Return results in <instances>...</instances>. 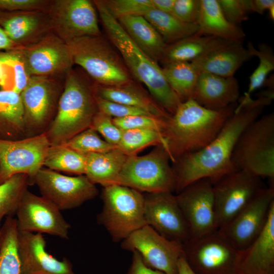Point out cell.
<instances>
[{"instance_id":"1","label":"cell","mask_w":274,"mask_h":274,"mask_svg":"<svg viewBox=\"0 0 274 274\" xmlns=\"http://www.w3.org/2000/svg\"><path fill=\"white\" fill-rule=\"evenodd\" d=\"M272 100L261 96L254 99L245 94L239 97L234 113L213 141L202 149L186 154L173 163L177 194L196 181L208 178L214 183L237 169L232 163V155L239 136Z\"/></svg>"},{"instance_id":"2","label":"cell","mask_w":274,"mask_h":274,"mask_svg":"<svg viewBox=\"0 0 274 274\" xmlns=\"http://www.w3.org/2000/svg\"><path fill=\"white\" fill-rule=\"evenodd\" d=\"M237 105L211 110L192 98L181 102L167 120L163 133L171 162L208 146L233 114Z\"/></svg>"},{"instance_id":"3","label":"cell","mask_w":274,"mask_h":274,"mask_svg":"<svg viewBox=\"0 0 274 274\" xmlns=\"http://www.w3.org/2000/svg\"><path fill=\"white\" fill-rule=\"evenodd\" d=\"M92 2L109 41L120 54L131 75L145 85L153 99L172 115L182 102L167 83L158 62L132 40L101 0Z\"/></svg>"},{"instance_id":"4","label":"cell","mask_w":274,"mask_h":274,"mask_svg":"<svg viewBox=\"0 0 274 274\" xmlns=\"http://www.w3.org/2000/svg\"><path fill=\"white\" fill-rule=\"evenodd\" d=\"M94 85L80 69L67 73L55 116L45 132L51 146L64 144L91 126L98 111Z\"/></svg>"},{"instance_id":"5","label":"cell","mask_w":274,"mask_h":274,"mask_svg":"<svg viewBox=\"0 0 274 274\" xmlns=\"http://www.w3.org/2000/svg\"><path fill=\"white\" fill-rule=\"evenodd\" d=\"M74 64L97 85L119 86L133 81L120 54L102 35L86 36L66 43Z\"/></svg>"},{"instance_id":"6","label":"cell","mask_w":274,"mask_h":274,"mask_svg":"<svg viewBox=\"0 0 274 274\" xmlns=\"http://www.w3.org/2000/svg\"><path fill=\"white\" fill-rule=\"evenodd\" d=\"M237 169L274 179V113L258 117L242 132L232 155Z\"/></svg>"},{"instance_id":"7","label":"cell","mask_w":274,"mask_h":274,"mask_svg":"<svg viewBox=\"0 0 274 274\" xmlns=\"http://www.w3.org/2000/svg\"><path fill=\"white\" fill-rule=\"evenodd\" d=\"M103 207L97 216L112 241L122 242L132 233L147 225L144 217V196L130 187L113 185L104 187Z\"/></svg>"},{"instance_id":"8","label":"cell","mask_w":274,"mask_h":274,"mask_svg":"<svg viewBox=\"0 0 274 274\" xmlns=\"http://www.w3.org/2000/svg\"><path fill=\"white\" fill-rule=\"evenodd\" d=\"M170 161L168 153L161 146L144 155L128 156L120 172L118 185L141 192L173 193L176 180Z\"/></svg>"},{"instance_id":"9","label":"cell","mask_w":274,"mask_h":274,"mask_svg":"<svg viewBox=\"0 0 274 274\" xmlns=\"http://www.w3.org/2000/svg\"><path fill=\"white\" fill-rule=\"evenodd\" d=\"M66 76H32L20 93L26 137L45 132L52 122Z\"/></svg>"},{"instance_id":"10","label":"cell","mask_w":274,"mask_h":274,"mask_svg":"<svg viewBox=\"0 0 274 274\" xmlns=\"http://www.w3.org/2000/svg\"><path fill=\"white\" fill-rule=\"evenodd\" d=\"M183 256L196 274H239L243 251L217 230L183 245Z\"/></svg>"},{"instance_id":"11","label":"cell","mask_w":274,"mask_h":274,"mask_svg":"<svg viewBox=\"0 0 274 274\" xmlns=\"http://www.w3.org/2000/svg\"><path fill=\"white\" fill-rule=\"evenodd\" d=\"M213 184L217 230L240 212L264 188L261 178L236 169Z\"/></svg>"},{"instance_id":"12","label":"cell","mask_w":274,"mask_h":274,"mask_svg":"<svg viewBox=\"0 0 274 274\" xmlns=\"http://www.w3.org/2000/svg\"><path fill=\"white\" fill-rule=\"evenodd\" d=\"M46 12L51 31L65 42L101 35L95 6L89 0H51Z\"/></svg>"},{"instance_id":"13","label":"cell","mask_w":274,"mask_h":274,"mask_svg":"<svg viewBox=\"0 0 274 274\" xmlns=\"http://www.w3.org/2000/svg\"><path fill=\"white\" fill-rule=\"evenodd\" d=\"M51 146L46 132L17 140L0 139V184L17 174L29 176L30 185Z\"/></svg>"},{"instance_id":"14","label":"cell","mask_w":274,"mask_h":274,"mask_svg":"<svg viewBox=\"0 0 274 274\" xmlns=\"http://www.w3.org/2000/svg\"><path fill=\"white\" fill-rule=\"evenodd\" d=\"M274 204V186L262 189L226 224L217 230L236 249L244 251L264 228Z\"/></svg>"},{"instance_id":"15","label":"cell","mask_w":274,"mask_h":274,"mask_svg":"<svg viewBox=\"0 0 274 274\" xmlns=\"http://www.w3.org/2000/svg\"><path fill=\"white\" fill-rule=\"evenodd\" d=\"M39 189L41 196L60 211L78 207L98 194L95 185L84 175L65 176L42 167L31 182Z\"/></svg>"},{"instance_id":"16","label":"cell","mask_w":274,"mask_h":274,"mask_svg":"<svg viewBox=\"0 0 274 274\" xmlns=\"http://www.w3.org/2000/svg\"><path fill=\"white\" fill-rule=\"evenodd\" d=\"M121 247L137 251L147 266L165 274H178V262L184 253L182 244L166 239L147 225L123 240Z\"/></svg>"},{"instance_id":"17","label":"cell","mask_w":274,"mask_h":274,"mask_svg":"<svg viewBox=\"0 0 274 274\" xmlns=\"http://www.w3.org/2000/svg\"><path fill=\"white\" fill-rule=\"evenodd\" d=\"M14 49L29 77L66 76L74 65L69 46L52 31L33 44Z\"/></svg>"},{"instance_id":"18","label":"cell","mask_w":274,"mask_h":274,"mask_svg":"<svg viewBox=\"0 0 274 274\" xmlns=\"http://www.w3.org/2000/svg\"><path fill=\"white\" fill-rule=\"evenodd\" d=\"M18 231L47 233L63 239L68 238L70 225L60 211L52 202L27 190L15 211Z\"/></svg>"},{"instance_id":"19","label":"cell","mask_w":274,"mask_h":274,"mask_svg":"<svg viewBox=\"0 0 274 274\" xmlns=\"http://www.w3.org/2000/svg\"><path fill=\"white\" fill-rule=\"evenodd\" d=\"M176 196L191 238L200 237L217 230L213 184L210 179L203 178L193 182Z\"/></svg>"},{"instance_id":"20","label":"cell","mask_w":274,"mask_h":274,"mask_svg":"<svg viewBox=\"0 0 274 274\" xmlns=\"http://www.w3.org/2000/svg\"><path fill=\"white\" fill-rule=\"evenodd\" d=\"M144 196V217L147 225L166 239L183 245L191 238L176 195L157 192L146 193Z\"/></svg>"},{"instance_id":"21","label":"cell","mask_w":274,"mask_h":274,"mask_svg":"<svg viewBox=\"0 0 274 274\" xmlns=\"http://www.w3.org/2000/svg\"><path fill=\"white\" fill-rule=\"evenodd\" d=\"M42 234L18 231L20 274H76L68 259L59 260L46 250Z\"/></svg>"},{"instance_id":"22","label":"cell","mask_w":274,"mask_h":274,"mask_svg":"<svg viewBox=\"0 0 274 274\" xmlns=\"http://www.w3.org/2000/svg\"><path fill=\"white\" fill-rule=\"evenodd\" d=\"M0 26L15 48H22L41 40L51 31L46 11H0Z\"/></svg>"},{"instance_id":"23","label":"cell","mask_w":274,"mask_h":274,"mask_svg":"<svg viewBox=\"0 0 274 274\" xmlns=\"http://www.w3.org/2000/svg\"><path fill=\"white\" fill-rule=\"evenodd\" d=\"M192 98L209 109L225 108L238 100V83L234 77H223L207 73H199Z\"/></svg>"},{"instance_id":"24","label":"cell","mask_w":274,"mask_h":274,"mask_svg":"<svg viewBox=\"0 0 274 274\" xmlns=\"http://www.w3.org/2000/svg\"><path fill=\"white\" fill-rule=\"evenodd\" d=\"M239 274H274V204L263 230L243 251Z\"/></svg>"},{"instance_id":"25","label":"cell","mask_w":274,"mask_h":274,"mask_svg":"<svg viewBox=\"0 0 274 274\" xmlns=\"http://www.w3.org/2000/svg\"><path fill=\"white\" fill-rule=\"evenodd\" d=\"M252 56L242 43H232L191 62L199 73H207L223 77H232L241 65Z\"/></svg>"},{"instance_id":"26","label":"cell","mask_w":274,"mask_h":274,"mask_svg":"<svg viewBox=\"0 0 274 274\" xmlns=\"http://www.w3.org/2000/svg\"><path fill=\"white\" fill-rule=\"evenodd\" d=\"M95 95L102 99L144 110L151 115L168 119L171 116L152 96L133 81L114 86L95 84Z\"/></svg>"},{"instance_id":"27","label":"cell","mask_w":274,"mask_h":274,"mask_svg":"<svg viewBox=\"0 0 274 274\" xmlns=\"http://www.w3.org/2000/svg\"><path fill=\"white\" fill-rule=\"evenodd\" d=\"M232 43H235L213 36L195 33L166 45L160 61L163 65L172 62H192Z\"/></svg>"},{"instance_id":"28","label":"cell","mask_w":274,"mask_h":274,"mask_svg":"<svg viewBox=\"0 0 274 274\" xmlns=\"http://www.w3.org/2000/svg\"><path fill=\"white\" fill-rule=\"evenodd\" d=\"M201 7L196 34L209 36L242 43L245 33L238 25L229 22L223 15L217 0H200Z\"/></svg>"},{"instance_id":"29","label":"cell","mask_w":274,"mask_h":274,"mask_svg":"<svg viewBox=\"0 0 274 274\" xmlns=\"http://www.w3.org/2000/svg\"><path fill=\"white\" fill-rule=\"evenodd\" d=\"M84 154L86 158L84 175L92 183L104 187L118 185L119 175L128 156L117 148L105 153Z\"/></svg>"},{"instance_id":"30","label":"cell","mask_w":274,"mask_h":274,"mask_svg":"<svg viewBox=\"0 0 274 274\" xmlns=\"http://www.w3.org/2000/svg\"><path fill=\"white\" fill-rule=\"evenodd\" d=\"M132 40L148 55L160 61L166 44L161 36L143 16H126L117 19Z\"/></svg>"},{"instance_id":"31","label":"cell","mask_w":274,"mask_h":274,"mask_svg":"<svg viewBox=\"0 0 274 274\" xmlns=\"http://www.w3.org/2000/svg\"><path fill=\"white\" fill-rule=\"evenodd\" d=\"M26 138L23 105L20 94L0 90V139L17 140Z\"/></svg>"},{"instance_id":"32","label":"cell","mask_w":274,"mask_h":274,"mask_svg":"<svg viewBox=\"0 0 274 274\" xmlns=\"http://www.w3.org/2000/svg\"><path fill=\"white\" fill-rule=\"evenodd\" d=\"M143 16L155 28L166 45L192 36L198 31L197 23L182 22L171 14L154 8L147 11Z\"/></svg>"},{"instance_id":"33","label":"cell","mask_w":274,"mask_h":274,"mask_svg":"<svg viewBox=\"0 0 274 274\" xmlns=\"http://www.w3.org/2000/svg\"><path fill=\"white\" fill-rule=\"evenodd\" d=\"M169 85L181 102L192 98L199 73L191 62H172L162 68Z\"/></svg>"},{"instance_id":"34","label":"cell","mask_w":274,"mask_h":274,"mask_svg":"<svg viewBox=\"0 0 274 274\" xmlns=\"http://www.w3.org/2000/svg\"><path fill=\"white\" fill-rule=\"evenodd\" d=\"M1 230L0 274H20L15 218L7 216Z\"/></svg>"},{"instance_id":"35","label":"cell","mask_w":274,"mask_h":274,"mask_svg":"<svg viewBox=\"0 0 274 274\" xmlns=\"http://www.w3.org/2000/svg\"><path fill=\"white\" fill-rule=\"evenodd\" d=\"M44 166L56 172L78 175H85V154L77 152L64 144L51 146L44 160Z\"/></svg>"},{"instance_id":"36","label":"cell","mask_w":274,"mask_h":274,"mask_svg":"<svg viewBox=\"0 0 274 274\" xmlns=\"http://www.w3.org/2000/svg\"><path fill=\"white\" fill-rule=\"evenodd\" d=\"M151 146L163 147L166 142L163 132L153 129H134L123 131L117 148L127 156L136 155Z\"/></svg>"},{"instance_id":"37","label":"cell","mask_w":274,"mask_h":274,"mask_svg":"<svg viewBox=\"0 0 274 274\" xmlns=\"http://www.w3.org/2000/svg\"><path fill=\"white\" fill-rule=\"evenodd\" d=\"M30 185L29 176L17 174L0 184V228L3 219L13 216L23 193Z\"/></svg>"},{"instance_id":"38","label":"cell","mask_w":274,"mask_h":274,"mask_svg":"<svg viewBox=\"0 0 274 274\" xmlns=\"http://www.w3.org/2000/svg\"><path fill=\"white\" fill-rule=\"evenodd\" d=\"M247 49L252 57L256 56L259 60L257 67L250 77L249 88L245 93L251 96L254 91L264 85L267 76L274 70V54L272 48L265 43L260 44L256 49L250 42Z\"/></svg>"},{"instance_id":"39","label":"cell","mask_w":274,"mask_h":274,"mask_svg":"<svg viewBox=\"0 0 274 274\" xmlns=\"http://www.w3.org/2000/svg\"><path fill=\"white\" fill-rule=\"evenodd\" d=\"M64 145L82 154L105 153L117 148L101 139L91 127L75 135Z\"/></svg>"},{"instance_id":"40","label":"cell","mask_w":274,"mask_h":274,"mask_svg":"<svg viewBox=\"0 0 274 274\" xmlns=\"http://www.w3.org/2000/svg\"><path fill=\"white\" fill-rule=\"evenodd\" d=\"M106 9L116 20L131 15L143 16L154 9L152 0H105L102 1Z\"/></svg>"},{"instance_id":"41","label":"cell","mask_w":274,"mask_h":274,"mask_svg":"<svg viewBox=\"0 0 274 274\" xmlns=\"http://www.w3.org/2000/svg\"><path fill=\"white\" fill-rule=\"evenodd\" d=\"M168 119L151 115H134L113 118L115 124L122 131L134 129H153L163 133Z\"/></svg>"},{"instance_id":"42","label":"cell","mask_w":274,"mask_h":274,"mask_svg":"<svg viewBox=\"0 0 274 274\" xmlns=\"http://www.w3.org/2000/svg\"><path fill=\"white\" fill-rule=\"evenodd\" d=\"M0 58L13 71L12 90L20 94L26 86L30 77L26 72L19 53L15 49L8 51H0Z\"/></svg>"},{"instance_id":"43","label":"cell","mask_w":274,"mask_h":274,"mask_svg":"<svg viewBox=\"0 0 274 274\" xmlns=\"http://www.w3.org/2000/svg\"><path fill=\"white\" fill-rule=\"evenodd\" d=\"M91 127L99 133L105 141L116 147L123 133L114 123L112 117L99 111L95 114Z\"/></svg>"},{"instance_id":"44","label":"cell","mask_w":274,"mask_h":274,"mask_svg":"<svg viewBox=\"0 0 274 274\" xmlns=\"http://www.w3.org/2000/svg\"><path fill=\"white\" fill-rule=\"evenodd\" d=\"M222 12L230 23L237 25L247 20L251 13L250 0H217Z\"/></svg>"},{"instance_id":"45","label":"cell","mask_w":274,"mask_h":274,"mask_svg":"<svg viewBox=\"0 0 274 274\" xmlns=\"http://www.w3.org/2000/svg\"><path fill=\"white\" fill-rule=\"evenodd\" d=\"M96 100L98 111L113 118H121L134 115L153 116L144 110L105 100L96 96Z\"/></svg>"},{"instance_id":"46","label":"cell","mask_w":274,"mask_h":274,"mask_svg":"<svg viewBox=\"0 0 274 274\" xmlns=\"http://www.w3.org/2000/svg\"><path fill=\"white\" fill-rule=\"evenodd\" d=\"M200 7V0H176L171 15L182 22L196 23Z\"/></svg>"},{"instance_id":"47","label":"cell","mask_w":274,"mask_h":274,"mask_svg":"<svg viewBox=\"0 0 274 274\" xmlns=\"http://www.w3.org/2000/svg\"><path fill=\"white\" fill-rule=\"evenodd\" d=\"M50 0H0V11H46Z\"/></svg>"},{"instance_id":"48","label":"cell","mask_w":274,"mask_h":274,"mask_svg":"<svg viewBox=\"0 0 274 274\" xmlns=\"http://www.w3.org/2000/svg\"><path fill=\"white\" fill-rule=\"evenodd\" d=\"M132 252L131 263L126 274H165L147 266L137 251H133Z\"/></svg>"},{"instance_id":"49","label":"cell","mask_w":274,"mask_h":274,"mask_svg":"<svg viewBox=\"0 0 274 274\" xmlns=\"http://www.w3.org/2000/svg\"><path fill=\"white\" fill-rule=\"evenodd\" d=\"M273 5V0H250L251 12L263 14L265 11Z\"/></svg>"},{"instance_id":"50","label":"cell","mask_w":274,"mask_h":274,"mask_svg":"<svg viewBox=\"0 0 274 274\" xmlns=\"http://www.w3.org/2000/svg\"><path fill=\"white\" fill-rule=\"evenodd\" d=\"M176 0H152L154 9L171 14Z\"/></svg>"},{"instance_id":"51","label":"cell","mask_w":274,"mask_h":274,"mask_svg":"<svg viewBox=\"0 0 274 274\" xmlns=\"http://www.w3.org/2000/svg\"><path fill=\"white\" fill-rule=\"evenodd\" d=\"M15 48V46L4 29L0 26V51H8Z\"/></svg>"},{"instance_id":"52","label":"cell","mask_w":274,"mask_h":274,"mask_svg":"<svg viewBox=\"0 0 274 274\" xmlns=\"http://www.w3.org/2000/svg\"><path fill=\"white\" fill-rule=\"evenodd\" d=\"M178 274H196L188 264L183 255L178 262Z\"/></svg>"},{"instance_id":"53","label":"cell","mask_w":274,"mask_h":274,"mask_svg":"<svg viewBox=\"0 0 274 274\" xmlns=\"http://www.w3.org/2000/svg\"><path fill=\"white\" fill-rule=\"evenodd\" d=\"M9 67L4 63L0 58V86H6L8 79V70Z\"/></svg>"},{"instance_id":"54","label":"cell","mask_w":274,"mask_h":274,"mask_svg":"<svg viewBox=\"0 0 274 274\" xmlns=\"http://www.w3.org/2000/svg\"><path fill=\"white\" fill-rule=\"evenodd\" d=\"M268 10V14H269V18L271 20H273L274 19V5L270 7Z\"/></svg>"},{"instance_id":"55","label":"cell","mask_w":274,"mask_h":274,"mask_svg":"<svg viewBox=\"0 0 274 274\" xmlns=\"http://www.w3.org/2000/svg\"><path fill=\"white\" fill-rule=\"evenodd\" d=\"M1 230L0 228V248H1Z\"/></svg>"}]
</instances>
